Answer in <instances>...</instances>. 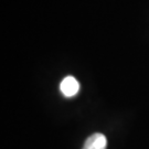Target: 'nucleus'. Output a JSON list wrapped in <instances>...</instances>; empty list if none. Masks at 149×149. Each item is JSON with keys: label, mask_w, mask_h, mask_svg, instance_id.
<instances>
[{"label": "nucleus", "mask_w": 149, "mask_h": 149, "mask_svg": "<svg viewBox=\"0 0 149 149\" xmlns=\"http://www.w3.org/2000/svg\"><path fill=\"white\" fill-rule=\"evenodd\" d=\"M60 88H61V92L63 93L64 96L72 97V96L77 94V92L80 90V84L76 81V79H74L73 76H66L61 82Z\"/></svg>", "instance_id": "nucleus-1"}, {"label": "nucleus", "mask_w": 149, "mask_h": 149, "mask_svg": "<svg viewBox=\"0 0 149 149\" xmlns=\"http://www.w3.org/2000/svg\"><path fill=\"white\" fill-rule=\"evenodd\" d=\"M107 140L103 134L96 133L91 135L84 143L83 149H106Z\"/></svg>", "instance_id": "nucleus-2"}]
</instances>
